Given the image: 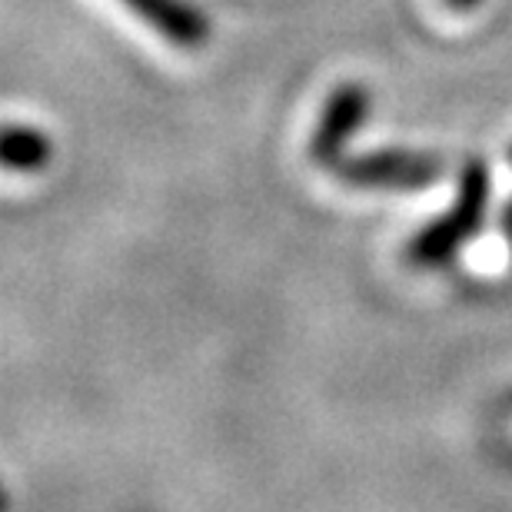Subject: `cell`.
Returning <instances> with one entry per match:
<instances>
[{
  "mask_svg": "<svg viewBox=\"0 0 512 512\" xmlns=\"http://www.w3.org/2000/svg\"><path fill=\"white\" fill-rule=\"evenodd\" d=\"M489 167L486 160H466L463 173H459L456 203L449 207L436 223L416 233L409 243V260L419 266H439L449 263L463 250V243L483 227L486 207H489Z\"/></svg>",
  "mask_w": 512,
  "mask_h": 512,
  "instance_id": "6da1fadb",
  "label": "cell"
},
{
  "mask_svg": "<svg viewBox=\"0 0 512 512\" xmlns=\"http://www.w3.org/2000/svg\"><path fill=\"white\" fill-rule=\"evenodd\" d=\"M446 163L423 150H373L360 157H340L333 173L350 187L366 190H423L443 177Z\"/></svg>",
  "mask_w": 512,
  "mask_h": 512,
  "instance_id": "7a4b0ae2",
  "label": "cell"
},
{
  "mask_svg": "<svg viewBox=\"0 0 512 512\" xmlns=\"http://www.w3.org/2000/svg\"><path fill=\"white\" fill-rule=\"evenodd\" d=\"M366 114H370V90L363 84L336 87L313 127L310 157L323 167H333L336 160L346 157V147L356 137V130L366 124Z\"/></svg>",
  "mask_w": 512,
  "mask_h": 512,
  "instance_id": "3957f363",
  "label": "cell"
},
{
  "mask_svg": "<svg viewBox=\"0 0 512 512\" xmlns=\"http://www.w3.org/2000/svg\"><path fill=\"white\" fill-rule=\"evenodd\" d=\"M124 4L173 47L197 50L210 40V20L190 0H124Z\"/></svg>",
  "mask_w": 512,
  "mask_h": 512,
  "instance_id": "277c9868",
  "label": "cell"
},
{
  "mask_svg": "<svg viewBox=\"0 0 512 512\" xmlns=\"http://www.w3.org/2000/svg\"><path fill=\"white\" fill-rule=\"evenodd\" d=\"M50 147L47 133L27 124H7L0 127V167L14 173H37L50 163Z\"/></svg>",
  "mask_w": 512,
  "mask_h": 512,
  "instance_id": "5b68a950",
  "label": "cell"
},
{
  "mask_svg": "<svg viewBox=\"0 0 512 512\" xmlns=\"http://www.w3.org/2000/svg\"><path fill=\"white\" fill-rule=\"evenodd\" d=\"M503 233H506V240L512 247V200L506 203V210H503Z\"/></svg>",
  "mask_w": 512,
  "mask_h": 512,
  "instance_id": "8992f818",
  "label": "cell"
},
{
  "mask_svg": "<svg viewBox=\"0 0 512 512\" xmlns=\"http://www.w3.org/2000/svg\"><path fill=\"white\" fill-rule=\"evenodd\" d=\"M446 4H453V7H459V10H469V7H476L479 0H446Z\"/></svg>",
  "mask_w": 512,
  "mask_h": 512,
  "instance_id": "52a82bcc",
  "label": "cell"
},
{
  "mask_svg": "<svg viewBox=\"0 0 512 512\" xmlns=\"http://www.w3.org/2000/svg\"><path fill=\"white\" fill-rule=\"evenodd\" d=\"M7 503V496H4V489H0V506H4Z\"/></svg>",
  "mask_w": 512,
  "mask_h": 512,
  "instance_id": "ba28073f",
  "label": "cell"
},
{
  "mask_svg": "<svg viewBox=\"0 0 512 512\" xmlns=\"http://www.w3.org/2000/svg\"><path fill=\"white\" fill-rule=\"evenodd\" d=\"M509 163H512V147H509Z\"/></svg>",
  "mask_w": 512,
  "mask_h": 512,
  "instance_id": "9c48e42d",
  "label": "cell"
}]
</instances>
